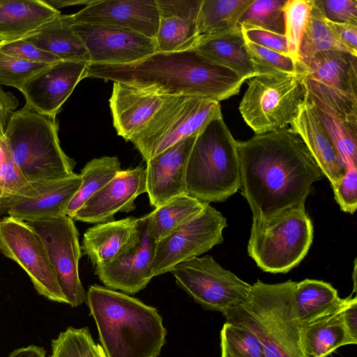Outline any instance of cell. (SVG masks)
Instances as JSON below:
<instances>
[{
    "label": "cell",
    "instance_id": "obj_12",
    "mask_svg": "<svg viewBox=\"0 0 357 357\" xmlns=\"http://www.w3.org/2000/svg\"><path fill=\"white\" fill-rule=\"evenodd\" d=\"M0 252L22 268L40 295L68 304L40 237L25 221L0 219Z\"/></svg>",
    "mask_w": 357,
    "mask_h": 357
},
{
    "label": "cell",
    "instance_id": "obj_29",
    "mask_svg": "<svg viewBox=\"0 0 357 357\" xmlns=\"http://www.w3.org/2000/svg\"><path fill=\"white\" fill-rule=\"evenodd\" d=\"M347 300L337 309L302 328L303 344L309 357H327L340 347L356 344L342 318L341 310Z\"/></svg>",
    "mask_w": 357,
    "mask_h": 357
},
{
    "label": "cell",
    "instance_id": "obj_47",
    "mask_svg": "<svg viewBox=\"0 0 357 357\" xmlns=\"http://www.w3.org/2000/svg\"><path fill=\"white\" fill-rule=\"evenodd\" d=\"M241 30L245 40L289 56L284 34H280L259 29H241Z\"/></svg>",
    "mask_w": 357,
    "mask_h": 357
},
{
    "label": "cell",
    "instance_id": "obj_28",
    "mask_svg": "<svg viewBox=\"0 0 357 357\" xmlns=\"http://www.w3.org/2000/svg\"><path fill=\"white\" fill-rule=\"evenodd\" d=\"M59 14L43 0H0V42L21 39Z\"/></svg>",
    "mask_w": 357,
    "mask_h": 357
},
{
    "label": "cell",
    "instance_id": "obj_21",
    "mask_svg": "<svg viewBox=\"0 0 357 357\" xmlns=\"http://www.w3.org/2000/svg\"><path fill=\"white\" fill-rule=\"evenodd\" d=\"M140 222L139 245L111 264L95 268V274L109 289L135 294L144 289L153 278L152 262L156 243L149 235L143 217L140 218Z\"/></svg>",
    "mask_w": 357,
    "mask_h": 357
},
{
    "label": "cell",
    "instance_id": "obj_1",
    "mask_svg": "<svg viewBox=\"0 0 357 357\" xmlns=\"http://www.w3.org/2000/svg\"><path fill=\"white\" fill-rule=\"evenodd\" d=\"M241 190L252 221L268 220L305 206L323 174L307 146L291 128L237 141Z\"/></svg>",
    "mask_w": 357,
    "mask_h": 357
},
{
    "label": "cell",
    "instance_id": "obj_52",
    "mask_svg": "<svg viewBox=\"0 0 357 357\" xmlns=\"http://www.w3.org/2000/svg\"><path fill=\"white\" fill-rule=\"evenodd\" d=\"M51 357V356H50Z\"/></svg>",
    "mask_w": 357,
    "mask_h": 357
},
{
    "label": "cell",
    "instance_id": "obj_5",
    "mask_svg": "<svg viewBox=\"0 0 357 357\" xmlns=\"http://www.w3.org/2000/svg\"><path fill=\"white\" fill-rule=\"evenodd\" d=\"M241 188L237 141L222 114L197 134L185 171L186 194L210 204L222 202Z\"/></svg>",
    "mask_w": 357,
    "mask_h": 357
},
{
    "label": "cell",
    "instance_id": "obj_43",
    "mask_svg": "<svg viewBox=\"0 0 357 357\" xmlns=\"http://www.w3.org/2000/svg\"><path fill=\"white\" fill-rule=\"evenodd\" d=\"M333 192L340 209L353 214L357 208V164L344 165L343 176Z\"/></svg>",
    "mask_w": 357,
    "mask_h": 357
},
{
    "label": "cell",
    "instance_id": "obj_27",
    "mask_svg": "<svg viewBox=\"0 0 357 357\" xmlns=\"http://www.w3.org/2000/svg\"><path fill=\"white\" fill-rule=\"evenodd\" d=\"M193 49L210 61L236 73L245 80L257 75L238 25L229 31L199 37Z\"/></svg>",
    "mask_w": 357,
    "mask_h": 357
},
{
    "label": "cell",
    "instance_id": "obj_42",
    "mask_svg": "<svg viewBox=\"0 0 357 357\" xmlns=\"http://www.w3.org/2000/svg\"><path fill=\"white\" fill-rule=\"evenodd\" d=\"M29 184L15 163L4 137L0 140V198L16 195Z\"/></svg>",
    "mask_w": 357,
    "mask_h": 357
},
{
    "label": "cell",
    "instance_id": "obj_26",
    "mask_svg": "<svg viewBox=\"0 0 357 357\" xmlns=\"http://www.w3.org/2000/svg\"><path fill=\"white\" fill-rule=\"evenodd\" d=\"M73 15L59 14L22 39L61 61L90 63L88 51L74 31Z\"/></svg>",
    "mask_w": 357,
    "mask_h": 357
},
{
    "label": "cell",
    "instance_id": "obj_3",
    "mask_svg": "<svg viewBox=\"0 0 357 357\" xmlns=\"http://www.w3.org/2000/svg\"><path fill=\"white\" fill-rule=\"evenodd\" d=\"M86 303L107 357H158L167 331L158 310L126 294L98 284Z\"/></svg>",
    "mask_w": 357,
    "mask_h": 357
},
{
    "label": "cell",
    "instance_id": "obj_18",
    "mask_svg": "<svg viewBox=\"0 0 357 357\" xmlns=\"http://www.w3.org/2000/svg\"><path fill=\"white\" fill-rule=\"evenodd\" d=\"M146 192L145 167L121 169L91 197L72 218L91 224L114 220L116 213L134 211L136 208L135 200Z\"/></svg>",
    "mask_w": 357,
    "mask_h": 357
},
{
    "label": "cell",
    "instance_id": "obj_41",
    "mask_svg": "<svg viewBox=\"0 0 357 357\" xmlns=\"http://www.w3.org/2000/svg\"><path fill=\"white\" fill-rule=\"evenodd\" d=\"M50 65L27 61L0 52V85L13 86L21 91L29 79Z\"/></svg>",
    "mask_w": 357,
    "mask_h": 357
},
{
    "label": "cell",
    "instance_id": "obj_10",
    "mask_svg": "<svg viewBox=\"0 0 357 357\" xmlns=\"http://www.w3.org/2000/svg\"><path fill=\"white\" fill-rule=\"evenodd\" d=\"M220 102L198 96H172L129 141L146 162L178 142L197 135L222 115Z\"/></svg>",
    "mask_w": 357,
    "mask_h": 357
},
{
    "label": "cell",
    "instance_id": "obj_50",
    "mask_svg": "<svg viewBox=\"0 0 357 357\" xmlns=\"http://www.w3.org/2000/svg\"><path fill=\"white\" fill-rule=\"evenodd\" d=\"M8 357H47V351L42 347L29 345L13 351Z\"/></svg>",
    "mask_w": 357,
    "mask_h": 357
},
{
    "label": "cell",
    "instance_id": "obj_2",
    "mask_svg": "<svg viewBox=\"0 0 357 357\" xmlns=\"http://www.w3.org/2000/svg\"><path fill=\"white\" fill-rule=\"evenodd\" d=\"M86 77L121 82L165 96H198L218 102L238 94L245 81L195 49L155 52L127 64L89 63Z\"/></svg>",
    "mask_w": 357,
    "mask_h": 357
},
{
    "label": "cell",
    "instance_id": "obj_23",
    "mask_svg": "<svg viewBox=\"0 0 357 357\" xmlns=\"http://www.w3.org/2000/svg\"><path fill=\"white\" fill-rule=\"evenodd\" d=\"M289 124L307 146L322 174L330 181L333 190L335 189L343 176L344 166L307 91L303 102Z\"/></svg>",
    "mask_w": 357,
    "mask_h": 357
},
{
    "label": "cell",
    "instance_id": "obj_51",
    "mask_svg": "<svg viewBox=\"0 0 357 357\" xmlns=\"http://www.w3.org/2000/svg\"><path fill=\"white\" fill-rule=\"evenodd\" d=\"M46 4L58 10L59 8L68 6L85 5L92 3L93 0H43Z\"/></svg>",
    "mask_w": 357,
    "mask_h": 357
},
{
    "label": "cell",
    "instance_id": "obj_24",
    "mask_svg": "<svg viewBox=\"0 0 357 357\" xmlns=\"http://www.w3.org/2000/svg\"><path fill=\"white\" fill-rule=\"evenodd\" d=\"M202 0H155L159 26L156 52L193 49L197 40V21Z\"/></svg>",
    "mask_w": 357,
    "mask_h": 357
},
{
    "label": "cell",
    "instance_id": "obj_39",
    "mask_svg": "<svg viewBox=\"0 0 357 357\" xmlns=\"http://www.w3.org/2000/svg\"><path fill=\"white\" fill-rule=\"evenodd\" d=\"M310 8L311 0H286L282 8L288 54L296 64Z\"/></svg>",
    "mask_w": 357,
    "mask_h": 357
},
{
    "label": "cell",
    "instance_id": "obj_15",
    "mask_svg": "<svg viewBox=\"0 0 357 357\" xmlns=\"http://www.w3.org/2000/svg\"><path fill=\"white\" fill-rule=\"evenodd\" d=\"M73 28L88 51L89 63H131L157 52L155 39L126 29L78 22Z\"/></svg>",
    "mask_w": 357,
    "mask_h": 357
},
{
    "label": "cell",
    "instance_id": "obj_30",
    "mask_svg": "<svg viewBox=\"0 0 357 357\" xmlns=\"http://www.w3.org/2000/svg\"><path fill=\"white\" fill-rule=\"evenodd\" d=\"M345 301L330 283L317 280L297 282L294 293L295 312L301 328L337 309Z\"/></svg>",
    "mask_w": 357,
    "mask_h": 357
},
{
    "label": "cell",
    "instance_id": "obj_19",
    "mask_svg": "<svg viewBox=\"0 0 357 357\" xmlns=\"http://www.w3.org/2000/svg\"><path fill=\"white\" fill-rule=\"evenodd\" d=\"M73 15L75 22L114 26L153 39L160 20L155 0H93Z\"/></svg>",
    "mask_w": 357,
    "mask_h": 357
},
{
    "label": "cell",
    "instance_id": "obj_17",
    "mask_svg": "<svg viewBox=\"0 0 357 357\" xmlns=\"http://www.w3.org/2000/svg\"><path fill=\"white\" fill-rule=\"evenodd\" d=\"M89 63L60 61L38 72L21 90L26 103L40 113L56 117L77 84L86 78Z\"/></svg>",
    "mask_w": 357,
    "mask_h": 357
},
{
    "label": "cell",
    "instance_id": "obj_44",
    "mask_svg": "<svg viewBox=\"0 0 357 357\" xmlns=\"http://www.w3.org/2000/svg\"><path fill=\"white\" fill-rule=\"evenodd\" d=\"M0 52L22 60L52 64L61 60L52 54L44 52L24 40L0 42Z\"/></svg>",
    "mask_w": 357,
    "mask_h": 357
},
{
    "label": "cell",
    "instance_id": "obj_9",
    "mask_svg": "<svg viewBox=\"0 0 357 357\" xmlns=\"http://www.w3.org/2000/svg\"><path fill=\"white\" fill-rule=\"evenodd\" d=\"M306 95L301 73L259 75L248 80L239 112L255 134L287 127Z\"/></svg>",
    "mask_w": 357,
    "mask_h": 357
},
{
    "label": "cell",
    "instance_id": "obj_16",
    "mask_svg": "<svg viewBox=\"0 0 357 357\" xmlns=\"http://www.w3.org/2000/svg\"><path fill=\"white\" fill-rule=\"evenodd\" d=\"M81 185L79 174L29 182L16 195L0 198V215L23 221L66 215L68 204Z\"/></svg>",
    "mask_w": 357,
    "mask_h": 357
},
{
    "label": "cell",
    "instance_id": "obj_14",
    "mask_svg": "<svg viewBox=\"0 0 357 357\" xmlns=\"http://www.w3.org/2000/svg\"><path fill=\"white\" fill-rule=\"evenodd\" d=\"M227 226L223 215L206 203L199 214L155 244L153 277L170 272L177 264L222 243Z\"/></svg>",
    "mask_w": 357,
    "mask_h": 357
},
{
    "label": "cell",
    "instance_id": "obj_34",
    "mask_svg": "<svg viewBox=\"0 0 357 357\" xmlns=\"http://www.w3.org/2000/svg\"><path fill=\"white\" fill-rule=\"evenodd\" d=\"M326 50L339 51L324 16L311 0L309 20L302 37L296 66L306 63L316 54Z\"/></svg>",
    "mask_w": 357,
    "mask_h": 357
},
{
    "label": "cell",
    "instance_id": "obj_33",
    "mask_svg": "<svg viewBox=\"0 0 357 357\" xmlns=\"http://www.w3.org/2000/svg\"><path fill=\"white\" fill-rule=\"evenodd\" d=\"M121 170V162L116 156H102L88 162L80 172L81 185L68 204L66 215L72 218L91 197Z\"/></svg>",
    "mask_w": 357,
    "mask_h": 357
},
{
    "label": "cell",
    "instance_id": "obj_20",
    "mask_svg": "<svg viewBox=\"0 0 357 357\" xmlns=\"http://www.w3.org/2000/svg\"><path fill=\"white\" fill-rule=\"evenodd\" d=\"M196 135L178 142L146 162V192L151 206L156 208L187 195L186 166Z\"/></svg>",
    "mask_w": 357,
    "mask_h": 357
},
{
    "label": "cell",
    "instance_id": "obj_48",
    "mask_svg": "<svg viewBox=\"0 0 357 357\" xmlns=\"http://www.w3.org/2000/svg\"><path fill=\"white\" fill-rule=\"evenodd\" d=\"M19 105L17 98L0 85V140L4 139L8 122Z\"/></svg>",
    "mask_w": 357,
    "mask_h": 357
},
{
    "label": "cell",
    "instance_id": "obj_38",
    "mask_svg": "<svg viewBox=\"0 0 357 357\" xmlns=\"http://www.w3.org/2000/svg\"><path fill=\"white\" fill-rule=\"evenodd\" d=\"M221 357H266L263 345L253 333L226 322L220 331Z\"/></svg>",
    "mask_w": 357,
    "mask_h": 357
},
{
    "label": "cell",
    "instance_id": "obj_49",
    "mask_svg": "<svg viewBox=\"0 0 357 357\" xmlns=\"http://www.w3.org/2000/svg\"><path fill=\"white\" fill-rule=\"evenodd\" d=\"M344 324L351 336L357 342V298L347 297V300L341 310Z\"/></svg>",
    "mask_w": 357,
    "mask_h": 357
},
{
    "label": "cell",
    "instance_id": "obj_40",
    "mask_svg": "<svg viewBox=\"0 0 357 357\" xmlns=\"http://www.w3.org/2000/svg\"><path fill=\"white\" fill-rule=\"evenodd\" d=\"M245 47L257 75L297 73L296 64L288 56L245 39Z\"/></svg>",
    "mask_w": 357,
    "mask_h": 357
},
{
    "label": "cell",
    "instance_id": "obj_35",
    "mask_svg": "<svg viewBox=\"0 0 357 357\" xmlns=\"http://www.w3.org/2000/svg\"><path fill=\"white\" fill-rule=\"evenodd\" d=\"M51 357H107L87 327H69L52 340Z\"/></svg>",
    "mask_w": 357,
    "mask_h": 357
},
{
    "label": "cell",
    "instance_id": "obj_4",
    "mask_svg": "<svg viewBox=\"0 0 357 357\" xmlns=\"http://www.w3.org/2000/svg\"><path fill=\"white\" fill-rule=\"evenodd\" d=\"M296 283L289 280L268 284L257 280L245 300L223 314L226 322L253 333L266 357H309L294 309Z\"/></svg>",
    "mask_w": 357,
    "mask_h": 357
},
{
    "label": "cell",
    "instance_id": "obj_36",
    "mask_svg": "<svg viewBox=\"0 0 357 357\" xmlns=\"http://www.w3.org/2000/svg\"><path fill=\"white\" fill-rule=\"evenodd\" d=\"M312 103L337 149L344 169L347 163L357 164V125L347 123Z\"/></svg>",
    "mask_w": 357,
    "mask_h": 357
},
{
    "label": "cell",
    "instance_id": "obj_31",
    "mask_svg": "<svg viewBox=\"0 0 357 357\" xmlns=\"http://www.w3.org/2000/svg\"><path fill=\"white\" fill-rule=\"evenodd\" d=\"M206 204L184 195L155 208L143 217L149 235L157 243L199 214Z\"/></svg>",
    "mask_w": 357,
    "mask_h": 357
},
{
    "label": "cell",
    "instance_id": "obj_45",
    "mask_svg": "<svg viewBox=\"0 0 357 357\" xmlns=\"http://www.w3.org/2000/svg\"><path fill=\"white\" fill-rule=\"evenodd\" d=\"M324 17L336 23H357V0H314Z\"/></svg>",
    "mask_w": 357,
    "mask_h": 357
},
{
    "label": "cell",
    "instance_id": "obj_11",
    "mask_svg": "<svg viewBox=\"0 0 357 357\" xmlns=\"http://www.w3.org/2000/svg\"><path fill=\"white\" fill-rule=\"evenodd\" d=\"M170 272L196 303L222 314L243 302L251 287L208 255L183 261Z\"/></svg>",
    "mask_w": 357,
    "mask_h": 357
},
{
    "label": "cell",
    "instance_id": "obj_46",
    "mask_svg": "<svg viewBox=\"0 0 357 357\" xmlns=\"http://www.w3.org/2000/svg\"><path fill=\"white\" fill-rule=\"evenodd\" d=\"M326 20L339 51L357 57V23Z\"/></svg>",
    "mask_w": 357,
    "mask_h": 357
},
{
    "label": "cell",
    "instance_id": "obj_6",
    "mask_svg": "<svg viewBox=\"0 0 357 357\" xmlns=\"http://www.w3.org/2000/svg\"><path fill=\"white\" fill-rule=\"evenodd\" d=\"M55 116L40 113L29 104L10 118L5 139L13 158L29 182L72 175L76 162L62 150Z\"/></svg>",
    "mask_w": 357,
    "mask_h": 357
},
{
    "label": "cell",
    "instance_id": "obj_7",
    "mask_svg": "<svg viewBox=\"0 0 357 357\" xmlns=\"http://www.w3.org/2000/svg\"><path fill=\"white\" fill-rule=\"evenodd\" d=\"M313 233L305 206L293 208L266 221H252L248 253L263 271L285 273L307 255Z\"/></svg>",
    "mask_w": 357,
    "mask_h": 357
},
{
    "label": "cell",
    "instance_id": "obj_22",
    "mask_svg": "<svg viewBox=\"0 0 357 357\" xmlns=\"http://www.w3.org/2000/svg\"><path fill=\"white\" fill-rule=\"evenodd\" d=\"M140 223V218L130 216L96 224L84 232L81 249L95 268L109 264L139 245Z\"/></svg>",
    "mask_w": 357,
    "mask_h": 357
},
{
    "label": "cell",
    "instance_id": "obj_37",
    "mask_svg": "<svg viewBox=\"0 0 357 357\" xmlns=\"http://www.w3.org/2000/svg\"><path fill=\"white\" fill-rule=\"evenodd\" d=\"M286 0H254L243 13L238 25L242 29H259L284 33L282 8Z\"/></svg>",
    "mask_w": 357,
    "mask_h": 357
},
{
    "label": "cell",
    "instance_id": "obj_8",
    "mask_svg": "<svg viewBox=\"0 0 357 357\" xmlns=\"http://www.w3.org/2000/svg\"><path fill=\"white\" fill-rule=\"evenodd\" d=\"M312 102L334 116L357 125V57L322 51L296 66Z\"/></svg>",
    "mask_w": 357,
    "mask_h": 357
},
{
    "label": "cell",
    "instance_id": "obj_13",
    "mask_svg": "<svg viewBox=\"0 0 357 357\" xmlns=\"http://www.w3.org/2000/svg\"><path fill=\"white\" fill-rule=\"evenodd\" d=\"M40 237L68 304L78 307L86 299L79 275L82 256L79 233L67 215L26 221Z\"/></svg>",
    "mask_w": 357,
    "mask_h": 357
},
{
    "label": "cell",
    "instance_id": "obj_25",
    "mask_svg": "<svg viewBox=\"0 0 357 357\" xmlns=\"http://www.w3.org/2000/svg\"><path fill=\"white\" fill-rule=\"evenodd\" d=\"M171 97L114 82L109 107L117 135L129 141Z\"/></svg>",
    "mask_w": 357,
    "mask_h": 357
},
{
    "label": "cell",
    "instance_id": "obj_32",
    "mask_svg": "<svg viewBox=\"0 0 357 357\" xmlns=\"http://www.w3.org/2000/svg\"><path fill=\"white\" fill-rule=\"evenodd\" d=\"M253 1L202 0L197 21L198 38L236 27Z\"/></svg>",
    "mask_w": 357,
    "mask_h": 357
}]
</instances>
